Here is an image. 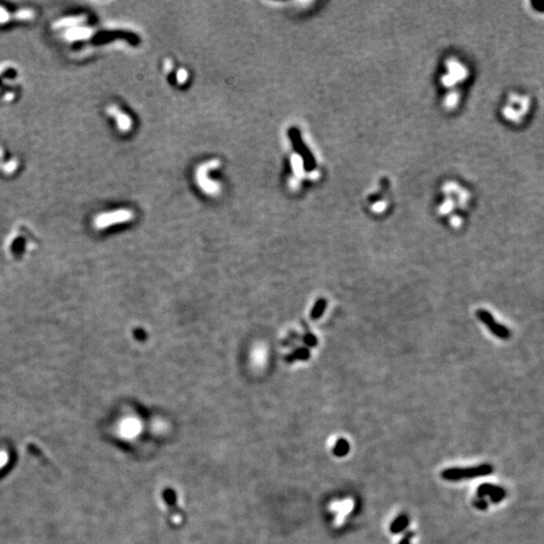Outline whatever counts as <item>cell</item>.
I'll return each instance as SVG.
<instances>
[{
	"mask_svg": "<svg viewBox=\"0 0 544 544\" xmlns=\"http://www.w3.org/2000/svg\"><path fill=\"white\" fill-rule=\"evenodd\" d=\"M24 78L19 67L10 62L0 64V102L11 103L19 97Z\"/></svg>",
	"mask_w": 544,
	"mask_h": 544,
	"instance_id": "6da1fadb",
	"label": "cell"
},
{
	"mask_svg": "<svg viewBox=\"0 0 544 544\" xmlns=\"http://www.w3.org/2000/svg\"><path fill=\"white\" fill-rule=\"evenodd\" d=\"M37 19V11L31 7H17L11 9L0 4V25H7L12 22L31 23Z\"/></svg>",
	"mask_w": 544,
	"mask_h": 544,
	"instance_id": "7a4b0ae2",
	"label": "cell"
},
{
	"mask_svg": "<svg viewBox=\"0 0 544 544\" xmlns=\"http://www.w3.org/2000/svg\"><path fill=\"white\" fill-rule=\"evenodd\" d=\"M492 469L490 466H480L470 469H449L442 473V476L448 481H459L464 479L475 478L485 476L491 473Z\"/></svg>",
	"mask_w": 544,
	"mask_h": 544,
	"instance_id": "3957f363",
	"label": "cell"
},
{
	"mask_svg": "<svg viewBox=\"0 0 544 544\" xmlns=\"http://www.w3.org/2000/svg\"><path fill=\"white\" fill-rule=\"evenodd\" d=\"M132 217H133L132 212H130L128 210H118V211H114V212L103 213L95 218L94 226L97 228V229L101 230V229H105V228H108L112 225L125 223L131 220Z\"/></svg>",
	"mask_w": 544,
	"mask_h": 544,
	"instance_id": "277c9868",
	"label": "cell"
},
{
	"mask_svg": "<svg viewBox=\"0 0 544 544\" xmlns=\"http://www.w3.org/2000/svg\"><path fill=\"white\" fill-rule=\"evenodd\" d=\"M251 366L255 370H260L265 366L267 362V349L265 345L256 344L250 353Z\"/></svg>",
	"mask_w": 544,
	"mask_h": 544,
	"instance_id": "5b68a950",
	"label": "cell"
},
{
	"mask_svg": "<svg viewBox=\"0 0 544 544\" xmlns=\"http://www.w3.org/2000/svg\"><path fill=\"white\" fill-rule=\"evenodd\" d=\"M408 525V518L405 515H400L397 517L391 525V532L392 533H399L402 530H404Z\"/></svg>",
	"mask_w": 544,
	"mask_h": 544,
	"instance_id": "8992f818",
	"label": "cell"
},
{
	"mask_svg": "<svg viewBox=\"0 0 544 544\" xmlns=\"http://www.w3.org/2000/svg\"><path fill=\"white\" fill-rule=\"evenodd\" d=\"M326 307H327L326 300H325V298H321V300H319L318 303L315 304V307H313V309L311 311V318L312 319H319L320 317H322V314L324 313Z\"/></svg>",
	"mask_w": 544,
	"mask_h": 544,
	"instance_id": "52a82bcc",
	"label": "cell"
},
{
	"mask_svg": "<svg viewBox=\"0 0 544 544\" xmlns=\"http://www.w3.org/2000/svg\"><path fill=\"white\" fill-rule=\"evenodd\" d=\"M349 451V444L346 440H339L334 449V453L337 457H344Z\"/></svg>",
	"mask_w": 544,
	"mask_h": 544,
	"instance_id": "ba28073f",
	"label": "cell"
},
{
	"mask_svg": "<svg viewBox=\"0 0 544 544\" xmlns=\"http://www.w3.org/2000/svg\"><path fill=\"white\" fill-rule=\"evenodd\" d=\"M117 123L121 129L126 130L130 126V119L124 114H119L117 116Z\"/></svg>",
	"mask_w": 544,
	"mask_h": 544,
	"instance_id": "9c48e42d",
	"label": "cell"
},
{
	"mask_svg": "<svg viewBox=\"0 0 544 544\" xmlns=\"http://www.w3.org/2000/svg\"><path fill=\"white\" fill-rule=\"evenodd\" d=\"M412 535H413V533H410V532H409V533H407V534H406V535H405L404 537H403V538H402V540H401L400 544H410V540H411V537H412Z\"/></svg>",
	"mask_w": 544,
	"mask_h": 544,
	"instance_id": "30bf717a",
	"label": "cell"
},
{
	"mask_svg": "<svg viewBox=\"0 0 544 544\" xmlns=\"http://www.w3.org/2000/svg\"><path fill=\"white\" fill-rule=\"evenodd\" d=\"M187 79V72H185L184 70H181L180 73H179V80L181 82H184Z\"/></svg>",
	"mask_w": 544,
	"mask_h": 544,
	"instance_id": "8fae6325",
	"label": "cell"
},
{
	"mask_svg": "<svg viewBox=\"0 0 544 544\" xmlns=\"http://www.w3.org/2000/svg\"><path fill=\"white\" fill-rule=\"evenodd\" d=\"M6 463V454L4 452L0 453V467H2Z\"/></svg>",
	"mask_w": 544,
	"mask_h": 544,
	"instance_id": "7c38bea8",
	"label": "cell"
}]
</instances>
